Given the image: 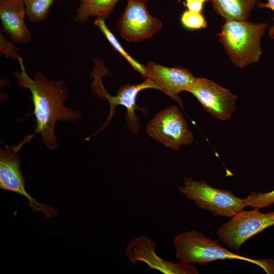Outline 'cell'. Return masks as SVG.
<instances>
[{
	"label": "cell",
	"mask_w": 274,
	"mask_h": 274,
	"mask_svg": "<svg viewBox=\"0 0 274 274\" xmlns=\"http://www.w3.org/2000/svg\"><path fill=\"white\" fill-rule=\"evenodd\" d=\"M18 62L20 70L16 71L14 75L18 85L30 91V98L34 105L33 114L36 117L35 132L27 136L31 140L37 133H41L42 142L49 149L55 150L57 146L54 133L56 122L76 121L80 118V114L64 106L69 93L63 80H49L40 71L32 79L26 72L22 57Z\"/></svg>",
	"instance_id": "cell-1"
},
{
	"label": "cell",
	"mask_w": 274,
	"mask_h": 274,
	"mask_svg": "<svg viewBox=\"0 0 274 274\" xmlns=\"http://www.w3.org/2000/svg\"><path fill=\"white\" fill-rule=\"evenodd\" d=\"M173 245L176 257L184 263L205 265L218 260L237 259L256 264L268 273H274V261L254 259L232 253L223 247L219 240L210 239L195 230L177 234Z\"/></svg>",
	"instance_id": "cell-2"
},
{
	"label": "cell",
	"mask_w": 274,
	"mask_h": 274,
	"mask_svg": "<svg viewBox=\"0 0 274 274\" xmlns=\"http://www.w3.org/2000/svg\"><path fill=\"white\" fill-rule=\"evenodd\" d=\"M267 26L265 23L225 20L219 40L235 65L242 68L259 61L262 54L260 41Z\"/></svg>",
	"instance_id": "cell-3"
},
{
	"label": "cell",
	"mask_w": 274,
	"mask_h": 274,
	"mask_svg": "<svg viewBox=\"0 0 274 274\" xmlns=\"http://www.w3.org/2000/svg\"><path fill=\"white\" fill-rule=\"evenodd\" d=\"M178 189L193 200L197 208L210 211L215 216L231 218L247 207L245 199L237 197L229 190L214 188L203 180L194 181L185 178L184 186Z\"/></svg>",
	"instance_id": "cell-4"
},
{
	"label": "cell",
	"mask_w": 274,
	"mask_h": 274,
	"mask_svg": "<svg viewBox=\"0 0 274 274\" xmlns=\"http://www.w3.org/2000/svg\"><path fill=\"white\" fill-rule=\"evenodd\" d=\"M274 225V211L262 213L255 209L242 211L222 224L217 230L219 240L238 251L248 239L265 229Z\"/></svg>",
	"instance_id": "cell-5"
},
{
	"label": "cell",
	"mask_w": 274,
	"mask_h": 274,
	"mask_svg": "<svg viewBox=\"0 0 274 274\" xmlns=\"http://www.w3.org/2000/svg\"><path fill=\"white\" fill-rule=\"evenodd\" d=\"M147 131L150 137L174 150L191 144L194 139L192 132L176 106L159 112L147 124Z\"/></svg>",
	"instance_id": "cell-6"
},
{
	"label": "cell",
	"mask_w": 274,
	"mask_h": 274,
	"mask_svg": "<svg viewBox=\"0 0 274 274\" xmlns=\"http://www.w3.org/2000/svg\"><path fill=\"white\" fill-rule=\"evenodd\" d=\"M26 143L27 142L23 139L18 145H6L5 149H1L0 188L25 197L28 200L27 204L31 209L35 212H43L46 218L54 217L57 212L53 207L39 203L25 189V181L21 169V160L18 152Z\"/></svg>",
	"instance_id": "cell-7"
},
{
	"label": "cell",
	"mask_w": 274,
	"mask_h": 274,
	"mask_svg": "<svg viewBox=\"0 0 274 274\" xmlns=\"http://www.w3.org/2000/svg\"><path fill=\"white\" fill-rule=\"evenodd\" d=\"M148 0H127L125 10L117 25L122 37L129 42L138 43L151 38L162 27L159 19L148 10Z\"/></svg>",
	"instance_id": "cell-8"
},
{
	"label": "cell",
	"mask_w": 274,
	"mask_h": 274,
	"mask_svg": "<svg viewBox=\"0 0 274 274\" xmlns=\"http://www.w3.org/2000/svg\"><path fill=\"white\" fill-rule=\"evenodd\" d=\"M189 92L215 118L227 120L235 110L237 97L229 89L208 79L196 78Z\"/></svg>",
	"instance_id": "cell-9"
},
{
	"label": "cell",
	"mask_w": 274,
	"mask_h": 274,
	"mask_svg": "<svg viewBox=\"0 0 274 274\" xmlns=\"http://www.w3.org/2000/svg\"><path fill=\"white\" fill-rule=\"evenodd\" d=\"M155 243L143 235L131 239L126 246L125 254L135 264L139 261L146 263L150 270H157L164 274H197L198 270L191 264L174 263L160 258L155 251Z\"/></svg>",
	"instance_id": "cell-10"
},
{
	"label": "cell",
	"mask_w": 274,
	"mask_h": 274,
	"mask_svg": "<svg viewBox=\"0 0 274 274\" xmlns=\"http://www.w3.org/2000/svg\"><path fill=\"white\" fill-rule=\"evenodd\" d=\"M145 68L146 79L152 80L158 90L165 93L183 107L179 94L189 92L196 78L187 69L182 67H170L150 61Z\"/></svg>",
	"instance_id": "cell-11"
},
{
	"label": "cell",
	"mask_w": 274,
	"mask_h": 274,
	"mask_svg": "<svg viewBox=\"0 0 274 274\" xmlns=\"http://www.w3.org/2000/svg\"><path fill=\"white\" fill-rule=\"evenodd\" d=\"M95 93L100 97L106 98L110 106V114L107 121L101 127L102 129L106 126L112 119L117 105H122L127 110V120L129 127L134 132L139 129L138 118L135 114V110L138 109L136 105V99L138 93L142 90L153 88L158 89L157 86L151 80L146 79L140 84H126L120 88L115 96L110 95L104 88L102 81H99L93 85Z\"/></svg>",
	"instance_id": "cell-12"
},
{
	"label": "cell",
	"mask_w": 274,
	"mask_h": 274,
	"mask_svg": "<svg viewBox=\"0 0 274 274\" xmlns=\"http://www.w3.org/2000/svg\"><path fill=\"white\" fill-rule=\"evenodd\" d=\"M26 15L23 0H0L2 31L13 42L28 43L31 40L32 33L24 21Z\"/></svg>",
	"instance_id": "cell-13"
},
{
	"label": "cell",
	"mask_w": 274,
	"mask_h": 274,
	"mask_svg": "<svg viewBox=\"0 0 274 274\" xmlns=\"http://www.w3.org/2000/svg\"><path fill=\"white\" fill-rule=\"evenodd\" d=\"M258 0H211L216 13L225 20L247 21Z\"/></svg>",
	"instance_id": "cell-14"
},
{
	"label": "cell",
	"mask_w": 274,
	"mask_h": 274,
	"mask_svg": "<svg viewBox=\"0 0 274 274\" xmlns=\"http://www.w3.org/2000/svg\"><path fill=\"white\" fill-rule=\"evenodd\" d=\"M79 5L74 18L75 23H85L90 17L108 19L117 3L120 0H79Z\"/></svg>",
	"instance_id": "cell-15"
},
{
	"label": "cell",
	"mask_w": 274,
	"mask_h": 274,
	"mask_svg": "<svg viewBox=\"0 0 274 274\" xmlns=\"http://www.w3.org/2000/svg\"><path fill=\"white\" fill-rule=\"evenodd\" d=\"M94 24L107 38L112 47L125 58L134 69L139 72L145 79L147 76L145 65L144 66L136 61L125 51L116 37L108 27L105 23V20L100 18H96L94 21Z\"/></svg>",
	"instance_id": "cell-16"
},
{
	"label": "cell",
	"mask_w": 274,
	"mask_h": 274,
	"mask_svg": "<svg viewBox=\"0 0 274 274\" xmlns=\"http://www.w3.org/2000/svg\"><path fill=\"white\" fill-rule=\"evenodd\" d=\"M28 20L39 23L46 19L55 0H23Z\"/></svg>",
	"instance_id": "cell-17"
},
{
	"label": "cell",
	"mask_w": 274,
	"mask_h": 274,
	"mask_svg": "<svg viewBox=\"0 0 274 274\" xmlns=\"http://www.w3.org/2000/svg\"><path fill=\"white\" fill-rule=\"evenodd\" d=\"M244 199L246 207L257 209L268 207L274 204V190L267 193L253 192Z\"/></svg>",
	"instance_id": "cell-18"
},
{
	"label": "cell",
	"mask_w": 274,
	"mask_h": 274,
	"mask_svg": "<svg viewBox=\"0 0 274 274\" xmlns=\"http://www.w3.org/2000/svg\"><path fill=\"white\" fill-rule=\"evenodd\" d=\"M181 21L183 25L189 29H199L207 27V22L202 13L193 12L188 10L182 13Z\"/></svg>",
	"instance_id": "cell-19"
},
{
	"label": "cell",
	"mask_w": 274,
	"mask_h": 274,
	"mask_svg": "<svg viewBox=\"0 0 274 274\" xmlns=\"http://www.w3.org/2000/svg\"><path fill=\"white\" fill-rule=\"evenodd\" d=\"M1 32L0 33V54L19 61L21 58L18 49Z\"/></svg>",
	"instance_id": "cell-20"
},
{
	"label": "cell",
	"mask_w": 274,
	"mask_h": 274,
	"mask_svg": "<svg viewBox=\"0 0 274 274\" xmlns=\"http://www.w3.org/2000/svg\"><path fill=\"white\" fill-rule=\"evenodd\" d=\"M209 0H184V5L187 10L196 13H202L203 5Z\"/></svg>",
	"instance_id": "cell-21"
},
{
	"label": "cell",
	"mask_w": 274,
	"mask_h": 274,
	"mask_svg": "<svg viewBox=\"0 0 274 274\" xmlns=\"http://www.w3.org/2000/svg\"><path fill=\"white\" fill-rule=\"evenodd\" d=\"M258 6L260 8H267L271 9L274 12V0H266V3L259 2ZM273 23L269 29L268 35L270 38L274 39V18Z\"/></svg>",
	"instance_id": "cell-22"
}]
</instances>
